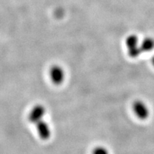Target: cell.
Returning <instances> with one entry per match:
<instances>
[{
	"label": "cell",
	"mask_w": 154,
	"mask_h": 154,
	"mask_svg": "<svg viewBox=\"0 0 154 154\" xmlns=\"http://www.w3.org/2000/svg\"><path fill=\"white\" fill-rule=\"evenodd\" d=\"M46 108L42 104H36L32 107L28 115V121L33 124L43 120L46 115Z\"/></svg>",
	"instance_id": "cell-1"
},
{
	"label": "cell",
	"mask_w": 154,
	"mask_h": 154,
	"mask_svg": "<svg viewBox=\"0 0 154 154\" xmlns=\"http://www.w3.org/2000/svg\"><path fill=\"white\" fill-rule=\"evenodd\" d=\"M49 76L53 84L59 85L63 82L66 74L62 67L59 65H54L49 69Z\"/></svg>",
	"instance_id": "cell-2"
},
{
	"label": "cell",
	"mask_w": 154,
	"mask_h": 154,
	"mask_svg": "<svg viewBox=\"0 0 154 154\" xmlns=\"http://www.w3.org/2000/svg\"><path fill=\"white\" fill-rule=\"evenodd\" d=\"M126 44L128 47V55L131 58H136L141 54V49L138 46V38L135 35H130L127 37Z\"/></svg>",
	"instance_id": "cell-3"
},
{
	"label": "cell",
	"mask_w": 154,
	"mask_h": 154,
	"mask_svg": "<svg viewBox=\"0 0 154 154\" xmlns=\"http://www.w3.org/2000/svg\"><path fill=\"white\" fill-rule=\"evenodd\" d=\"M133 111L138 119H146L149 116V109L144 102L137 100L133 103Z\"/></svg>",
	"instance_id": "cell-4"
},
{
	"label": "cell",
	"mask_w": 154,
	"mask_h": 154,
	"mask_svg": "<svg viewBox=\"0 0 154 154\" xmlns=\"http://www.w3.org/2000/svg\"><path fill=\"white\" fill-rule=\"evenodd\" d=\"M36 128L37 134L41 139L48 140L51 136V129L49 124L47 121L44 120L40 121L37 124H36Z\"/></svg>",
	"instance_id": "cell-5"
},
{
	"label": "cell",
	"mask_w": 154,
	"mask_h": 154,
	"mask_svg": "<svg viewBox=\"0 0 154 154\" xmlns=\"http://www.w3.org/2000/svg\"><path fill=\"white\" fill-rule=\"evenodd\" d=\"M142 52H149L154 49V39L151 37L144 38L140 46Z\"/></svg>",
	"instance_id": "cell-6"
},
{
	"label": "cell",
	"mask_w": 154,
	"mask_h": 154,
	"mask_svg": "<svg viewBox=\"0 0 154 154\" xmlns=\"http://www.w3.org/2000/svg\"><path fill=\"white\" fill-rule=\"evenodd\" d=\"M92 154H109V152L106 148L103 146H96L92 151Z\"/></svg>",
	"instance_id": "cell-7"
},
{
	"label": "cell",
	"mask_w": 154,
	"mask_h": 154,
	"mask_svg": "<svg viewBox=\"0 0 154 154\" xmlns=\"http://www.w3.org/2000/svg\"><path fill=\"white\" fill-rule=\"evenodd\" d=\"M151 61H152V64H153V66H154V56L153 57V58H152V60H151Z\"/></svg>",
	"instance_id": "cell-8"
}]
</instances>
